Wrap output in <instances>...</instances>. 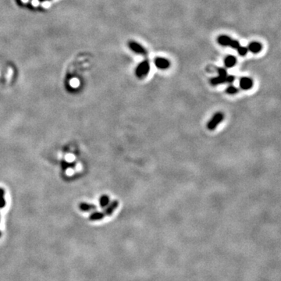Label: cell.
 <instances>
[{
    "label": "cell",
    "mask_w": 281,
    "mask_h": 281,
    "mask_svg": "<svg viewBox=\"0 0 281 281\" xmlns=\"http://www.w3.org/2000/svg\"><path fill=\"white\" fill-rule=\"evenodd\" d=\"M150 71V64L148 60H144L137 66L135 69V76L138 79H143Z\"/></svg>",
    "instance_id": "6da1fadb"
},
{
    "label": "cell",
    "mask_w": 281,
    "mask_h": 281,
    "mask_svg": "<svg viewBox=\"0 0 281 281\" xmlns=\"http://www.w3.org/2000/svg\"><path fill=\"white\" fill-rule=\"evenodd\" d=\"M224 114L222 112H216L207 124V128L209 130H214L223 122Z\"/></svg>",
    "instance_id": "7a4b0ae2"
},
{
    "label": "cell",
    "mask_w": 281,
    "mask_h": 281,
    "mask_svg": "<svg viewBox=\"0 0 281 281\" xmlns=\"http://www.w3.org/2000/svg\"><path fill=\"white\" fill-rule=\"evenodd\" d=\"M127 45H128L129 48H130L133 52H134V53L142 56L147 55L148 52L147 50H146V48L140 45V44H139L138 42H137V41H129Z\"/></svg>",
    "instance_id": "3957f363"
},
{
    "label": "cell",
    "mask_w": 281,
    "mask_h": 281,
    "mask_svg": "<svg viewBox=\"0 0 281 281\" xmlns=\"http://www.w3.org/2000/svg\"><path fill=\"white\" fill-rule=\"evenodd\" d=\"M154 64L160 70H166L170 67V61L163 57H156L154 60Z\"/></svg>",
    "instance_id": "277c9868"
},
{
    "label": "cell",
    "mask_w": 281,
    "mask_h": 281,
    "mask_svg": "<svg viewBox=\"0 0 281 281\" xmlns=\"http://www.w3.org/2000/svg\"><path fill=\"white\" fill-rule=\"evenodd\" d=\"M239 85L242 90L248 91L252 88L254 85V81L251 77H243L240 79L239 81Z\"/></svg>",
    "instance_id": "5b68a950"
},
{
    "label": "cell",
    "mask_w": 281,
    "mask_h": 281,
    "mask_svg": "<svg viewBox=\"0 0 281 281\" xmlns=\"http://www.w3.org/2000/svg\"><path fill=\"white\" fill-rule=\"evenodd\" d=\"M119 205H120V202H119L117 200H114L112 202H110V204L106 207L105 210L102 212L105 217H106V216H111L114 213L116 209L118 208Z\"/></svg>",
    "instance_id": "8992f818"
},
{
    "label": "cell",
    "mask_w": 281,
    "mask_h": 281,
    "mask_svg": "<svg viewBox=\"0 0 281 281\" xmlns=\"http://www.w3.org/2000/svg\"><path fill=\"white\" fill-rule=\"evenodd\" d=\"M233 39L230 38L228 35H225V34H222L219 35L217 38V42L219 45H222V46H229L230 47L232 45Z\"/></svg>",
    "instance_id": "52a82bcc"
},
{
    "label": "cell",
    "mask_w": 281,
    "mask_h": 281,
    "mask_svg": "<svg viewBox=\"0 0 281 281\" xmlns=\"http://www.w3.org/2000/svg\"><path fill=\"white\" fill-rule=\"evenodd\" d=\"M248 50L252 53L257 54L260 52L262 49V45L259 41H252L248 45Z\"/></svg>",
    "instance_id": "ba28073f"
},
{
    "label": "cell",
    "mask_w": 281,
    "mask_h": 281,
    "mask_svg": "<svg viewBox=\"0 0 281 281\" xmlns=\"http://www.w3.org/2000/svg\"><path fill=\"white\" fill-rule=\"evenodd\" d=\"M225 83H227V76L222 77V76L218 75L217 77L210 79V84L213 86H217L219 84H225Z\"/></svg>",
    "instance_id": "9c48e42d"
},
{
    "label": "cell",
    "mask_w": 281,
    "mask_h": 281,
    "mask_svg": "<svg viewBox=\"0 0 281 281\" xmlns=\"http://www.w3.org/2000/svg\"><path fill=\"white\" fill-rule=\"evenodd\" d=\"M224 66L226 68H232L237 64V59L234 56L229 55L223 60Z\"/></svg>",
    "instance_id": "30bf717a"
},
{
    "label": "cell",
    "mask_w": 281,
    "mask_h": 281,
    "mask_svg": "<svg viewBox=\"0 0 281 281\" xmlns=\"http://www.w3.org/2000/svg\"><path fill=\"white\" fill-rule=\"evenodd\" d=\"M96 206L93 204H89L87 202H81L79 204V209L83 212H89V211L96 209Z\"/></svg>",
    "instance_id": "8fae6325"
},
{
    "label": "cell",
    "mask_w": 281,
    "mask_h": 281,
    "mask_svg": "<svg viewBox=\"0 0 281 281\" xmlns=\"http://www.w3.org/2000/svg\"><path fill=\"white\" fill-rule=\"evenodd\" d=\"M105 217L102 212H94L89 216V219L91 221H98L102 220Z\"/></svg>",
    "instance_id": "7c38bea8"
},
{
    "label": "cell",
    "mask_w": 281,
    "mask_h": 281,
    "mask_svg": "<svg viewBox=\"0 0 281 281\" xmlns=\"http://www.w3.org/2000/svg\"><path fill=\"white\" fill-rule=\"evenodd\" d=\"M110 203V199L108 195L103 194L99 198V206L102 208H106Z\"/></svg>",
    "instance_id": "4fadbf2b"
},
{
    "label": "cell",
    "mask_w": 281,
    "mask_h": 281,
    "mask_svg": "<svg viewBox=\"0 0 281 281\" xmlns=\"http://www.w3.org/2000/svg\"><path fill=\"white\" fill-rule=\"evenodd\" d=\"M238 91V88H237L236 86L233 85V84H230V85L228 86L226 88V90H225V92L228 94H236Z\"/></svg>",
    "instance_id": "5bb4252c"
},
{
    "label": "cell",
    "mask_w": 281,
    "mask_h": 281,
    "mask_svg": "<svg viewBox=\"0 0 281 281\" xmlns=\"http://www.w3.org/2000/svg\"><path fill=\"white\" fill-rule=\"evenodd\" d=\"M237 52H238L239 55L241 56H244L247 55L248 50L247 47H244V46H241V45H240L238 48H237Z\"/></svg>",
    "instance_id": "9a60e30c"
},
{
    "label": "cell",
    "mask_w": 281,
    "mask_h": 281,
    "mask_svg": "<svg viewBox=\"0 0 281 281\" xmlns=\"http://www.w3.org/2000/svg\"><path fill=\"white\" fill-rule=\"evenodd\" d=\"M217 73L218 75L219 76H222V77H226L227 76V71L225 68H223V67H219V68H217Z\"/></svg>",
    "instance_id": "2e32d148"
},
{
    "label": "cell",
    "mask_w": 281,
    "mask_h": 281,
    "mask_svg": "<svg viewBox=\"0 0 281 281\" xmlns=\"http://www.w3.org/2000/svg\"><path fill=\"white\" fill-rule=\"evenodd\" d=\"M6 206V200L4 197H0V209H3Z\"/></svg>",
    "instance_id": "e0dca14e"
},
{
    "label": "cell",
    "mask_w": 281,
    "mask_h": 281,
    "mask_svg": "<svg viewBox=\"0 0 281 281\" xmlns=\"http://www.w3.org/2000/svg\"><path fill=\"white\" fill-rule=\"evenodd\" d=\"M4 195H5V190L0 187V197H4Z\"/></svg>",
    "instance_id": "ac0fdd59"
},
{
    "label": "cell",
    "mask_w": 281,
    "mask_h": 281,
    "mask_svg": "<svg viewBox=\"0 0 281 281\" xmlns=\"http://www.w3.org/2000/svg\"><path fill=\"white\" fill-rule=\"evenodd\" d=\"M16 2H17V3L18 4V5H21V4H22V1H21V0H16Z\"/></svg>",
    "instance_id": "d6986e66"
},
{
    "label": "cell",
    "mask_w": 281,
    "mask_h": 281,
    "mask_svg": "<svg viewBox=\"0 0 281 281\" xmlns=\"http://www.w3.org/2000/svg\"><path fill=\"white\" fill-rule=\"evenodd\" d=\"M40 2H47V1H51V0H38Z\"/></svg>",
    "instance_id": "ffe728a7"
},
{
    "label": "cell",
    "mask_w": 281,
    "mask_h": 281,
    "mask_svg": "<svg viewBox=\"0 0 281 281\" xmlns=\"http://www.w3.org/2000/svg\"><path fill=\"white\" fill-rule=\"evenodd\" d=\"M1 235H2V233H1V231H0V237H1Z\"/></svg>",
    "instance_id": "44dd1931"
}]
</instances>
